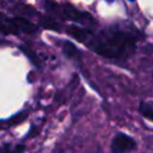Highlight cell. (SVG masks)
Here are the masks:
<instances>
[{
  "mask_svg": "<svg viewBox=\"0 0 153 153\" xmlns=\"http://www.w3.org/2000/svg\"><path fill=\"white\" fill-rule=\"evenodd\" d=\"M20 49L24 51V54H25L36 66H39V59L36 56V54H35L30 48H27V47H20Z\"/></svg>",
  "mask_w": 153,
  "mask_h": 153,
  "instance_id": "cell-9",
  "label": "cell"
},
{
  "mask_svg": "<svg viewBox=\"0 0 153 153\" xmlns=\"http://www.w3.org/2000/svg\"><path fill=\"white\" fill-rule=\"evenodd\" d=\"M135 146H136V142L134 141V139H131L130 136L123 133H118L112 139L111 151L112 153H127L129 151H133Z\"/></svg>",
  "mask_w": 153,
  "mask_h": 153,
  "instance_id": "cell-3",
  "label": "cell"
},
{
  "mask_svg": "<svg viewBox=\"0 0 153 153\" xmlns=\"http://www.w3.org/2000/svg\"><path fill=\"white\" fill-rule=\"evenodd\" d=\"M87 44L98 55L109 59H126L135 50V38L121 31L102 32L87 41Z\"/></svg>",
  "mask_w": 153,
  "mask_h": 153,
  "instance_id": "cell-1",
  "label": "cell"
},
{
  "mask_svg": "<svg viewBox=\"0 0 153 153\" xmlns=\"http://www.w3.org/2000/svg\"><path fill=\"white\" fill-rule=\"evenodd\" d=\"M41 25L45 29H50V30H59V26H57V23L55 20H53L51 18L49 17H43L41 18Z\"/></svg>",
  "mask_w": 153,
  "mask_h": 153,
  "instance_id": "cell-8",
  "label": "cell"
},
{
  "mask_svg": "<svg viewBox=\"0 0 153 153\" xmlns=\"http://www.w3.org/2000/svg\"><path fill=\"white\" fill-rule=\"evenodd\" d=\"M45 8L50 12H54V13H59V16H61L62 18L65 19H69V20H73V22H82L85 20L86 18L91 19L90 16H87V13H84V12H80L79 10H76L75 7H73L72 5L69 4H65L62 6L50 1V0H45Z\"/></svg>",
  "mask_w": 153,
  "mask_h": 153,
  "instance_id": "cell-2",
  "label": "cell"
},
{
  "mask_svg": "<svg viewBox=\"0 0 153 153\" xmlns=\"http://www.w3.org/2000/svg\"><path fill=\"white\" fill-rule=\"evenodd\" d=\"M67 33L69 36H72L74 39H76L78 42H86L90 32L82 27L76 26V25H69L67 27Z\"/></svg>",
  "mask_w": 153,
  "mask_h": 153,
  "instance_id": "cell-5",
  "label": "cell"
},
{
  "mask_svg": "<svg viewBox=\"0 0 153 153\" xmlns=\"http://www.w3.org/2000/svg\"><path fill=\"white\" fill-rule=\"evenodd\" d=\"M62 49H63V53H65L67 56H69V57H76V56H79V50H78V48H76L73 43H71V42H68V41L63 42Z\"/></svg>",
  "mask_w": 153,
  "mask_h": 153,
  "instance_id": "cell-7",
  "label": "cell"
},
{
  "mask_svg": "<svg viewBox=\"0 0 153 153\" xmlns=\"http://www.w3.org/2000/svg\"><path fill=\"white\" fill-rule=\"evenodd\" d=\"M10 22L18 29V31L22 30V31H24L26 33H32V32H35L37 30V27L32 23H30L29 20H26V19H24L22 17H14V18L10 19Z\"/></svg>",
  "mask_w": 153,
  "mask_h": 153,
  "instance_id": "cell-4",
  "label": "cell"
},
{
  "mask_svg": "<svg viewBox=\"0 0 153 153\" xmlns=\"http://www.w3.org/2000/svg\"><path fill=\"white\" fill-rule=\"evenodd\" d=\"M140 112L143 117L153 121V102L145 100L140 104Z\"/></svg>",
  "mask_w": 153,
  "mask_h": 153,
  "instance_id": "cell-6",
  "label": "cell"
},
{
  "mask_svg": "<svg viewBox=\"0 0 153 153\" xmlns=\"http://www.w3.org/2000/svg\"><path fill=\"white\" fill-rule=\"evenodd\" d=\"M0 17H1V16H0Z\"/></svg>",
  "mask_w": 153,
  "mask_h": 153,
  "instance_id": "cell-10",
  "label": "cell"
}]
</instances>
